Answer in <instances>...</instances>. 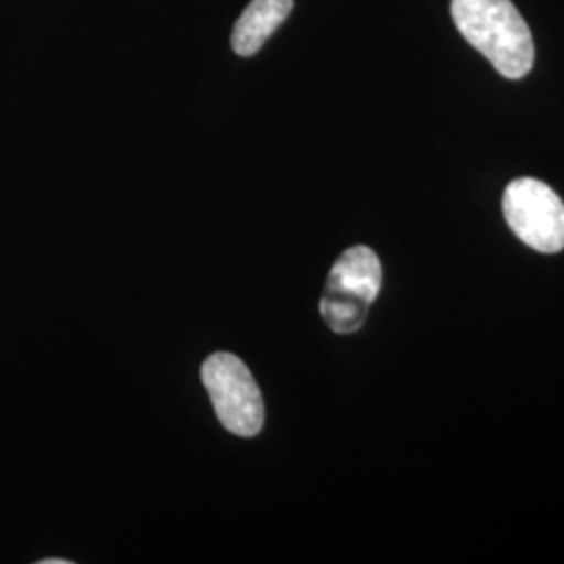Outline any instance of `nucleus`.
<instances>
[{
  "mask_svg": "<svg viewBox=\"0 0 564 564\" xmlns=\"http://www.w3.org/2000/svg\"><path fill=\"white\" fill-rule=\"evenodd\" d=\"M510 230L540 253L564 249V203L545 182L517 178L506 186L502 199Z\"/></svg>",
  "mask_w": 564,
  "mask_h": 564,
  "instance_id": "nucleus-4",
  "label": "nucleus"
},
{
  "mask_svg": "<svg viewBox=\"0 0 564 564\" xmlns=\"http://www.w3.org/2000/svg\"><path fill=\"white\" fill-rule=\"evenodd\" d=\"M452 20L500 76L521 80L531 72V30L510 0H452Z\"/></svg>",
  "mask_w": 564,
  "mask_h": 564,
  "instance_id": "nucleus-1",
  "label": "nucleus"
},
{
  "mask_svg": "<svg viewBox=\"0 0 564 564\" xmlns=\"http://www.w3.org/2000/svg\"><path fill=\"white\" fill-rule=\"evenodd\" d=\"M202 379L218 421L239 437H256L263 429L262 391L235 354L218 351L202 368Z\"/></svg>",
  "mask_w": 564,
  "mask_h": 564,
  "instance_id": "nucleus-3",
  "label": "nucleus"
},
{
  "mask_svg": "<svg viewBox=\"0 0 564 564\" xmlns=\"http://www.w3.org/2000/svg\"><path fill=\"white\" fill-rule=\"evenodd\" d=\"M293 11V0H251L232 30V51L253 57Z\"/></svg>",
  "mask_w": 564,
  "mask_h": 564,
  "instance_id": "nucleus-5",
  "label": "nucleus"
},
{
  "mask_svg": "<svg viewBox=\"0 0 564 564\" xmlns=\"http://www.w3.org/2000/svg\"><path fill=\"white\" fill-rule=\"evenodd\" d=\"M381 284V260L370 247L358 245L343 251L324 286L321 314L326 326L339 335L360 330Z\"/></svg>",
  "mask_w": 564,
  "mask_h": 564,
  "instance_id": "nucleus-2",
  "label": "nucleus"
},
{
  "mask_svg": "<svg viewBox=\"0 0 564 564\" xmlns=\"http://www.w3.org/2000/svg\"><path fill=\"white\" fill-rule=\"evenodd\" d=\"M44 564H67V561H44Z\"/></svg>",
  "mask_w": 564,
  "mask_h": 564,
  "instance_id": "nucleus-6",
  "label": "nucleus"
}]
</instances>
